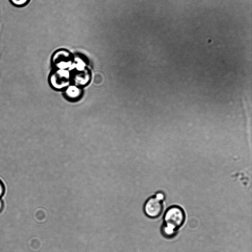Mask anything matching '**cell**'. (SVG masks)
Returning <instances> with one entry per match:
<instances>
[{
	"mask_svg": "<svg viewBox=\"0 0 252 252\" xmlns=\"http://www.w3.org/2000/svg\"><path fill=\"white\" fill-rule=\"evenodd\" d=\"M185 219V212L181 207L173 205L168 207L163 216V223L160 227L162 236L169 239L174 237L184 224Z\"/></svg>",
	"mask_w": 252,
	"mask_h": 252,
	"instance_id": "1",
	"label": "cell"
},
{
	"mask_svg": "<svg viewBox=\"0 0 252 252\" xmlns=\"http://www.w3.org/2000/svg\"><path fill=\"white\" fill-rule=\"evenodd\" d=\"M164 198V194L162 191H158L147 199L143 206L145 214L151 219L158 218L163 210Z\"/></svg>",
	"mask_w": 252,
	"mask_h": 252,
	"instance_id": "2",
	"label": "cell"
},
{
	"mask_svg": "<svg viewBox=\"0 0 252 252\" xmlns=\"http://www.w3.org/2000/svg\"><path fill=\"white\" fill-rule=\"evenodd\" d=\"M3 208V202L0 199V212L2 210Z\"/></svg>",
	"mask_w": 252,
	"mask_h": 252,
	"instance_id": "5",
	"label": "cell"
},
{
	"mask_svg": "<svg viewBox=\"0 0 252 252\" xmlns=\"http://www.w3.org/2000/svg\"><path fill=\"white\" fill-rule=\"evenodd\" d=\"M10 2L17 7H22L26 5L30 0H9Z\"/></svg>",
	"mask_w": 252,
	"mask_h": 252,
	"instance_id": "3",
	"label": "cell"
},
{
	"mask_svg": "<svg viewBox=\"0 0 252 252\" xmlns=\"http://www.w3.org/2000/svg\"><path fill=\"white\" fill-rule=\"evenodd\" d=\"M4 192V187L2 182L0 180V197L3 194Z\"/></svg>",
	"mask_w": 252,
	"mask_h": 252,
	"instance_id": "4",
	"label": "cell"
}]
</instances>
